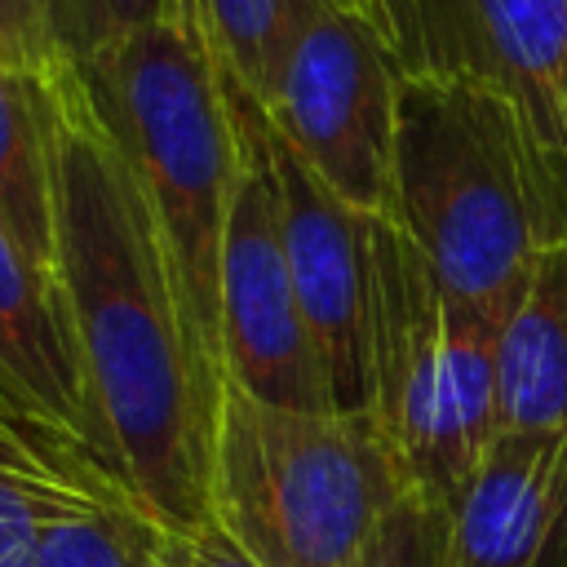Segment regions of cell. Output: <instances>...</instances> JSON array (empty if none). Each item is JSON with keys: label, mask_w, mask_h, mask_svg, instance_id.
<instances>
[{"label": "cell", "mask_w": 567, "mask_h": 567, "mask_svg": "<svg viewBox=\"0 0 567 567\" xmlns=\"http://www.w3.org/2000/svg\"><path fill=\"white\" fill-rule=\"evenodd\" d=\"M58 133V284L93 416L137 501L168 532L213 523L221 377L204 359L146 190L80 66L49 75Z\"/></svg>", "instance_id": "6da1fadb"}, {"label": "cell", "mask_w": 567, "mask_h": 567, "mask_svg": "<svg viewBox=\"0 0 567 567\" xmlns=\"http://www.w3.org/2000/svg\"><path fill=\"white\" fill-rule=\"evenodd\" d=\"M159 221L190 332L221 368V239L239 168V133L221 62L195 0L80 66Z\"/></svg>", "instance_id": "7a4b0ae2"}, {"label": "cell", "mask_w": 567, "mask_h": 567, "mask_svg": "<svg viewBox=\"0 0 567 567\" xmlns=\"http://www.w3.org/2000/svg\"><path fill=\"white\" fill-rule=\"evenodd\" d=\"M385 217L452 306L505 323L540 248L532 159L509 102L465 80L403 75Z\"/></svg>", "instance_id": "3957f363"}, {"label": "cell", "mask_w": 567, "mask_h": 567, "mask_svg": "<svg viewBox=\"0 0 567 567\" xmlns=\"http://www.w3.org/2000/svg\"><path fill=\"white\" fill-rule=\"evenodd\" d=\"M403 492L368 412H301L221 385L213 523L257 567H354Z\"/></svg>", "instance_id": "277c9868"}, {"label": "cell", "mask_w": 567, "mask_h": 567, "mask_svg": "<svg viewBox=\"0 0 567 567\" xmlns=\"http://www.w3.org/2000/svg\"><path fill=\"white\" fill-rule=\"evenodd\" d=\"M368 244V416L408 492L456 505L496 439L501 323L443 297L416 244L363 221Z\"/></svg>", "instance_id": "5b68a950"}, {"label": "cell", "mask_w": 567, "mask_h": 567, "mask_svg": "<svg viewBox=\"0 0 567 567\" xmlns=\"http://www.w3.org/2000/svg\"><path fill=\"white\" fill-rule=\"evenodd\" d=\"M403 75L492 89L518 115L540 244L567 239V0H377Z\"/></svg>", "instance_id": "8992f818"}, {"label": "cell", "mask_w": 567, "mask_h": 567, "mask_svg": "<svg viewBox=\"0 0 567 567\" xmlns=\"http://www.w3.org/2000/svg\"><path fill=\"white\" fill-rule=\"evenodd\" d=\"M226 75V71H221ZM230 115L239 133V168L230 190V217L221 239V368L226 381L252 399L337 412L323 359L297 306L284 221H279V182L270 164V124L261 102L226 75Z\"/></svg>", "instance_id": "52a82bcc"}, {"label": "cell", "mask_w": 567, "mask_h": 567, "mask_svg": "<svg viewBox=\"0 0 567 567\" xmlns=\"http://www.w3.org/2000/svg\"><path fill=\"white\" fill-rule=\"evenodd\" d=\"M399 62L372 13L319 4L284 53L266 120L363 217L390 213Z\"/></svg>", "instance_id": "ba28073f"}, {"label": "cell", "mask_w": 567, "mask_h": 567, "mask_svg": "<svg viewBox=\"0 0 567 567\" xmlns=\"http://www.w3.org/2000/svg\"><path fill=\"white\" fill-rule=\"evenodd\" d=\"M270 124V120H266ZM284 252L337 412H368V244L354 213L270 124Z\"/></svg>", "instance_id": "9c48e42d"}, {"label": "cell", "mask_w": 567, "mask_h": 567, "mask_svg": "<svg viewBox=\"0 0 567 567\" xmlns=\"http://www.w3.org/2000/svg\"><path fill=\"white\" fill-rule=\"evenodd\" d=\"M447 567H567V425L492 439L452 505Z\"/></svg>", "instance_id": "30bf717a"}, {"label": "cell", "mask_w": 567, "mask_h": 567, "mask_svg": "<svg viewBox=\"0 0 567 567\" xmlns=\"http://www.w3.org/2000/svg\"><path fill=\"white\" fill-rule=\"evenodd\" d=\"M0 368L66 430L115 461L93 416L89 377L58 270L35 266L0 230ZM120 465V461H115Z\"/></svg>", "instance_id": "8fae6325"}, {"label": "cell", "mask_w": 567, "mask_h": 567, "mask_svg": "<svg viewBox=\"0 0 567 567\" xmlns=\"http://www.w3.org/2000/svg\"><path fill=\"white\" fill-rule=\"evenodd\" d=\"M496 425H567V239L540 244L532 279L496 337ZM496 430V434H501Z\"/></svg>", "instance_id": "7c38bea8"}, {"label": "cell", "mask_w": 567, "mask_h": 567, "mask_svg": "<svg viewBox=\"0 0 567 567\" xmlns=\"http://www.w3.org/2000/svg\"><path fill=\"white\" fill-rule=\"evenodd\" d=\"M49 75L0 66V230L35 266L58 270V133Z\"/></svg>", "instance_id": "4fadbf2b"}, {"label": "cell", "mask_w": 567, "mask_h": 567, "mask_svg": "<svg viewBox=\"0 0 567 567\" xmlns=\"http://www.w3.org/2000/svg\"><path fill=\"white\" fill-rule=\"evenodd\" d=\"M40 567H173V545L137 496H102L44 514Z\"/></svg>", "instance_id": "5bb4252c"}, {"label": "cell", "mask_w": 567, "mask_h": 567, "mask_svg": "<svg viewBox=\"0 0 567 567\" xmlns=\"http://www.w3.org/2000/svg\"><path fill=\"white\" fill-rule=\"evenodd\" d=\"M319 4L328 0H195V13L221 71L266 106L288 44L319 13Z\"/></svg>", "instance_id": "9a60e30c"}, {"label": "cell", "mask_w": 567, "mask_h": 567, "mask_svg": "<svg viewBox=\"0 0 567 567\" xmlns=\"http://www.w3.org/2000/svg\"><path fill=\"white\" fill-rule=\"evenodd\" d=\"M53 44L71 66H89L128 35L164 22L182 0H44Z\"/></svg>", "instance_id": "2e32d148"}, {"label": "cell", "mask_w": 567, "mask_h": 567, "mask_svg": "<svg viewBox=\"0 0 567 567\" xmlns=\"http://www.w3.org/2000/svg\"><path fill=\"white\" fill-rule=\"evenodd\" d=\"M447 545L452 505H439L421 492H403L354 567H447Z\"/></svg>", "instance_id": "e0dca14e"}, {"label": "cell", "mask_w": 567, "mask_h": 567, "mask_svg": "<svg viewBox=\"0 0 567 567\" xmlns=\"http://www.w3.org/2000/svg\"><path fill=\"white\" fill-rule=\"evenodd\" d=\"M66 58L53 44L44 0H0V66L22 75H49Z\"/></svg>", "instance_id": "ac0fdd59"}, {"label": "cell", "mask_w": 567, "mask_h": 567, "mask_svg": "<svg viewBox=\"0 0 567 567\" xmlns=\"http://www.w3.org/2000/svg\"><path fill=\"white\" fill-rule=\"evenodd\" d=\"M173 545V567H257L217 523L199 532H168Z\"/></svg>", "instance_id": "d6986e66"}]
</instances>
